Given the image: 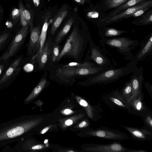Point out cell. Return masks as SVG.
<instances>
[{"label": "cell", "mask_w": 152, "mask_h": 152, "mask_svg": "<svg viewBox=\"0 0 152 152\" xmlns=\"http://www.w3.org/2000/svg\"><path fill=\"white\" fill-rule=\"evenodd\" d=\"M110 68L97 67L95 66L91 62L87 61H83L80 65L75 66L55 64L50 67L49 78L60 83H72L75 82L76 79L87 78Z\"/></svg>", "instance_id": "cell-1"}, {"label": "cell", "mask_w": 152, "mask_h": 152, "mask_svg": "<svg viewBox=\"0 0 152 152\" xmlns=\"http://www.w3.org/2000/svg\"><path fill=\"white\" fill-rule=\"evenodd\" d=\"M90 37L89 34L81 32L75 27L60 51L56 62L63 58H68L80 63Z\"/></svg>", "instance_id": "cell-2"}, {"label": "cell", "mask_w": 152, "mask_h": 152, "mask_svg": "<svg viewBox=\"0 0 152 152\" xmlns=\"http://www.w3.org/2000/svg\"><path fill=\"white\" fill-rule=\"evenodd\" d=\"M138 63L136 61L132 60L125 66L105 69L98 74L87 78L85 81L79 83L89 86L98 84L106 85L113 83L132 73Z\"/></svg>", "instance_id": "cell-3"}, {"label": "cell", "mask_w": 152, "mask_h": 152, "mask_svg": "<svg viewBox=\"0 0 152 152\" xmlns=\"http://www.w3.org/2000/svg\"><path fill=\"white\" fill-rule=\"evenodd\" d=\"M99 43L103 47L116 48L118 52L124 56L125 60L130 61L134 57L132 51L140 44L138 39H131L128 37L101 38Z\"/></svg>", "instance_id": "cell-4"}, {"label": "cell", "mask_w": 152, "mask_h": 152, "mask_svg": "<svg viewBox=\"0 0 152 152\" xmlns=\"http://www.w3.org/2000/svg\"><path fill=\"white\" fill-rule=\"evenodd\" d=\"M89 48L84 61L92 63L95 66L104 68H113L111 61L104 51L96 45L91 37L89 40Z\"/></svg>", "instance_id": "cell-5"}, {"label": "cell", "mask_w": 152, "mask_h": 152, "mask_svg": "<svg viewBox=\"0 0 152 152\" xmlns=\"http://www.w3.org/2000/svg\"><path fill=\"white\" fill-rule=\"evenodd\" d=\"M89 135L91 136L101 139L116 141H122L129 139V136L121 131L102 127L89 131Z\"/></svg>", "instance_id": "cell-6"}, {"label": "cell", "mask_w": 152, "mask_h": 152, "mask_svg": "<svg viewBox=\"0 0 152 152\" xmlns=\"http://www.w3.org/2000/svg\"><path fill=\"white\" fill-rule=\"evenodd\" d=\"M29 26H22L14 37L7 50L0 58V60L6 61L12 56L23 42L29 31Z\"/></svg>", "instance_id": "cell-7"}, {"label": "cell", "mask_w": 152, "mask_h": 152, "mask_svg": "<svg viewBox=\"0 0 152 152\" xmlns=\"http://www.w3.org/2000/svg\"><path fill=\"white\" fill-rule=\"evenodd\" d=\"M104 102L112 109H129V103L121 95L118 89L112 91L103 97Z\"/></svg>", "instance_id": "cell-8"}, {"label": "cell", "mask_w": 152, "mask_h": 152, "mask_svg": "<svg viewBox=\"0 0 152 152\" xmlns=\"http://www.w3.org/2000/svg\"><path fill=\"white\" fill-rule=\"evenodd\" d=\"M91 151L96 152H146L142 149H130L123 145L119 142L115 141L107 144H94L91 145Z\"/></svg>", "instance_id": "cell-9"}, {"label": "cell", "mask_w": 152, "mask_h": 152, "mask_svg": "<svg viewBox=\"0 0 152 152\" xmlns=\"http://www.w3.org/2000/svg\"><path fill=\"white\" fill-rule=\"evenodd\" d=\"M152 5V0L144 1L136 5L126 9L122 12L111 17H108L101 20L104 22V26H106L116 22L123 18L125 19L128 16L132 14L137 10L144 8L150 7Z\"/></svg>", "instance_id": "cell-10"}, {"label": "cell", "mask_w": 152, "mask_h": 152, "mask_svg": "<svg viewBox=\"0 0 152 152\" xmlns=\"http://www.w3.org/2000/svg\"><path fill=\"white\" fill-rule=\"evenodd\" d=\"M132 73L130 80L132 88L131 100L139 95H144L142 90V85L144 80L142 66H135Z\"/></svg>", "instance_id": "cell-11"}, {"label": "cell", "mask_w": 152, "mask_h": 152, "mask_svg": "<svg viewBox=\"0 0 152 152\" xmlns=\"http://www.w3.org/2000/svg\"><path fill=\"white\" fill-rule=\"evenodd\" d=\"M29 26L30 35L27 47V53L31 56L32 59L39 50L41 30L39 25L34 27L32 23Z\"/></svg>", "instance_id": "cell-12"}, {"label": "cell", "mask_w": 152, "mask_h": 152, "mask_svg": "<svg viewBox=\"0 0 152 152\" xmlns=\"http://www.w3.org/2000/svg\"><path fill=\"white\" fill-rule=\"evenodd\" d=\"M51 40L50 37L46 40L40 53L38 58L33 62L38 63V70H43L48 64L49 65L51 61Z\"/></svg>", "instance_id": "cell-13"}, {"label": "cell", "mask_w": 152, "mask_h": 152, "mask_svg": "<svg viewBox=\"0 0 152 152\" xmlns=\"http://www.w3.org/2000/svg\"><path fill=\"white\" fill-rule=\"evenodd\" d=\"M144 95H139L132 99L129 102V109L127 110L130 114L142 117L151 111L143 101Z\"/></svg>", "instance_id": "cell-14"}, {"label": "cell", "mask_w": 152, "mask_h": 152, "mask_svg": "<svg viewBox=\"0 0 152 152\" xmlns=\"http://www.w3.org/2000/svg\"><path fill=\"white\" fill-rule=\"evenodd\" d=\"M128 131L132 139L139 141H149L152 138V132L143 126L140 128L120 125Z\"/></svg>", "instance_id": "cell-15"}, {"label": "cell", "mask_w": 152, "mask_h": 152, "mask_svg": "<svg viewBox=\"0 0 152 152\" xmlns=\"http://www.w3.org/2000/svg\"><path fill=\"white\" fill-rule=\"evenodd\" d=\"M152 51V33H151L141 42L140 48L133 57L132 60L138 63L142 61L151 53Z\"/></svg>", "instance_id": "cell-16"}, {"label": "cell", "mask_w": 152, "mask_h": 152, "mask_svg": "<svg viewBox=\"0 0 152 152\" xmlns=\"http://www.w3.org/2000/svg\"><path fill=\"white\" fill-rule=\"evenodd\" d=\"M51 16V14L50 12L46 13L43 17V19L44 20L42 29L41 30L39 40V50L37 54L34 56L31 60L33 62L38 57L42 50L43 46L46 40L47 31L49 24L51 22V20H49Z\"/></svg>", "instance_id": "cell-17"}, {"label": "cell", "mask_w": 152, "mask_h": 152, "mask_svg": "<svg viewBox=\"0 0 152 152\" xmlns=\"http://www.w3.org/2000/svg\"><path fill=\"white\" fill-rule=\"evenodd\" d=\"M18 8L20 10V25L22 26H29L32 23L31 12L27 9L23 4L22 0H19Z\"/></svg>", "instance_id": "cell-18"}, {"label": "cell", "mask_w": 152, "mask_h": 152, "mask_svg": "<svg viewBox=\"0 0 152 152\" xmlns=\"http://www.w3.org/2000/svg\"><path fill=\"white\" fill-rule=\"evenodd\" d=\"M99 30V34L101 38L115 37L127 32L125 30L118 29L113 28L104 27Z\"/></svg>", "instance_id": "cell-19"}, {"label": "cell", "mask_w": 152, "mask_h": 152, "mask_svg": "<svg viewBox=\"0 0 152 152\" xmlns=\"http://www.w3.org/2000/svg\"><path fill=\"white\" fill-rule=\"evenodd\" d=\"M67 6H65L61 8L55 16L53 21L52 20L53 23L50 31L51 35L55 34L63 20L67 15Z\"/></svg>", "instance_id": "cell-20"}, {"label": "cell", "mask_w": 152, "mask_h": 152, "mask_svg": "<svg viewBox=\"0 0 152 152\" xmlns=\"http://www.w3.org/2000/svg\"><path fill=\"white\" fill-rule=\"evenodd\" d=\"M74 22V19L72 18L69 19L58 33L53 42L59 44L69 31Z\"/></svg>", "instance_id": "cell-21"}, {"label": "cell", "mask_w": 152, "mask_h": 152, "mask_svg": "<svg viewBox=\"0 0 152 152\" xmlns=\"http://www.w3.org/2000/svg\"><path fill=\"white\" fill-rule=\"evenodd\" d=\"M48 75L47 72H45L41 77L40 80L37 86L34 88L33 91L30 95L27 97L25 101L27 102L29 99L34 95L39 94L42 89L45 86L47 83L49 82L47 80V77Z\"/></svg>", "instance_id": "cell-22"}, {"label": "cell", "mask_w": 152, "mask_h": 152, "mask_svg": "<svg viewBox=\"0 0 152 152\" xmlns=\"http://www.w3.org/2000/svg\"><path fill=\"white\" fill-rule=\"evenodd\" d=\"M21 58H18L14 61L6 72L0 80V85L6 82L11 77L16 69L19 65Z\"/></svg>", "instance_id": "cell-23"}, {"label": "cell", "mask_w": 152, "mask_h": 152, "mask_svg": "<svg viewBox=\"0 0 152 152\" xmlns=\"http://www.w3.org/2000/svg\"><path fill=\"white\" fill-rule=\"evenodd\" d=\"M145 0H128L116 8V9L111 14L110 17L115 15L121 11L132 7Z\"/></svg>", "instance_id": "cell-24"}, {"label": "cell", "mask_w": 152, "mask_h": 152, "mask_svg": "<svg viewBox=\"0 0 152 152\" xmlns=\"http://www.w3.org/2000/svg\"><path fill=\"white\" fill-rule=\"evenodd\" d=\"M120 91L124 97L129 103L131 99L132 92V84L130 80L126 83Z\"/></svg>", "instance_id": "cell-25"}, {"label": "cell", "mask_w": 152, "mask_h": 152, "mask_svg": "<svg viewBox=\"0 0 152 152\" xmlns=\"http://www.w3.org/2000/svg\"><path fill=\"white\" fill-rule=\"evenodd\" d=\"M20 12L19 8L13 7L11 10L9 18L15 26L18 23H20Z\"/></svg>", "instance_id": "cell-26"}, {"label": "cell", "mask_w": 152, "mask_h": 152, "mask_svg": "<svg viewBox=\"0 0 152 152\" xmlns=\"http://www.w3.org/2000/svg\"><path fill=\"white\" fill-rule=\"evenodd\" d=\"M60 52V49L58 44L56 43L53 41L52 42L50 54L51 63L56 62Z\"/></svg>", "instance_id": "cell-27"}, {"label": "cell", "mask_w": 152, "mask_h": 152, "mask_svg": "<svg viewBox=\"0 0 152 152\" xmlns=\"http://www.w3.org/2000/svg\"><path fill=\"white\" fill-rule=\"evenodd\" d=\"M142 118L144 126H143L146 129L152 132V113L150 111L143 117Z\"/></svg>", "instance_id": "cell-28"}, {"label": "cell", "mask_w": 152, "mask_h": 152, "mask_svg": "<svg viewBox=\"0 0 152 152\" xmlns=\"http://www.w3.org/2000/svg\"><path fill=\"white\" fill-rule=\"evenodd\" d=\"M138 25H147L151 24L152 23V12H149L144 15L142 19L139 21Z\"/></svg>", "instance_id": "cell-29"}, {"label": "cell", "mask_w": 152, "mask_h": 152, "mask_svg": "<svg viewBox=\"0 0 152 152\" xmlns=\"http://www.w3.org/2000/svg\"><path fill=\"white\" fill-rule=\"evenodd\" d=\"M128 0H107L106 4L109 8H114L120 6Z\"/></svg>", "instance_id": "cell-30"}, {"label": "cell", "mask_w": 152, "mask_h": 152, "mask_svg": "<svg viewBox=\"0 0 152 152\" xmlns=\"http://www.w3.org/2000/svg\"><path fill=\"white\" fill-rule=\"evenodd\" d=\"M149 7H147L140 9L126 17L125 18L131 17H139L143 14L146 10L148 9Z\"/></svg>", "instance_id": "cell-31"}, {"label": "cell", "mask_w": 152, "mask_h": 152, "mask_svg": "<svg viewBox=\"0 0 152 152\" xmlns=\"http://www.w3.org/2000/svg\"><path fill=\"white\" fill-rule=\"evenodd\" d=\"M9 32H5L0 35V48L10 35Z\"/></svg>", "instance_id": "cell-32"}, {"label": "cell", "mask_w": 152, "mask_h": 152, "mask_svg": "<svg viewBox=\"0 0 152 152\" xmlns=\"http://www.w3.org/2000/svg\"><path fill=\"white\" fill-rule=\"evenodd\" d=\"M99 15V13L96 11H91L88 12L87 15L88 17L91 18H98Z\"/></svg>", "instance_id": "cell-33"}, {"label": "cell", "mask_w": 152, "mask_h": 152, "mask_svg": "<svg viewBox=\"0 0 152 152\" xmlns=\"http://www.w3.org/2000/svg\"><path fill=\"white\" fill-rule=\"evenodd\" d=\"M145 87L151 98L152 97V86L150 83L146 82L144 84Z\"/></svg>", "instance_id": "cell-34"}, {"label": "cell", "mask_w": 152, "mask_h": 152, "mask_svg": "<svg viewBox=\"0 0 152 152\" xmlns=\"http://www.w3.org/2000/svg\"><path fill=\"white\" fill-rule=\"evenodd\" d=\"M4 24L6 27L8 28H12L13 26H15L12 21L9 18L5 22Z\"/></svg>", "instance_id": "cell-35"}, {"label": "cell", "mask_w": 152, "mask_h": 152, "mask_svg": "<svg viewBox=\"0 0 152 152\" xmlns=\"http://www.w3.org/2000/svg\"><path fill=\"white\" fill-rule=\"evenodd\" d=\"M4 11L3 7L0 4V24L3 19Z\"/></svg>", "instance_id": "cell-36"}, {"label": "cell", "mask_w": 152, "mask_h": 152, "mask_svg": "<svg viewBox=\"0 0 152 152\" xmlns=\"http://www.w3.org/2000/svg\"><path fill=\"white\" fill-rule=\"evenodd\" d=\"M80 104L83 107H86L88 105V102L85 100L82 99L80 102Z\"/></svg>", "instance_id": "cell-37"}, {"label": "cell", "mask_w": 152, "mask_h": 152, "mask_svg": "<svg viewBox=\"0 0 152 152\" xmlns=\"http://www.w3.org/2000/svg\"><path fill=\"white\" fill-rule=\"evenodd\" d=\"M42 146L41 145H36L34 146H33L31 148L33 150H37V149H40L42 148Z\"/></svg>", "instance_id": "cell-38"}, {"label": "cell", "mask_w": 152, "mask_h": 152, "mask_svg": "<svg viewBox=\"0 0 152 152\" xmlns=\"http://www.w3.org/2000/svg\"><path fill=\"white\" fill-rule=\"evenodd\" d=\"M87 124V122L85 121H83L80 123L79 125V127L80 128H82L84 126L86 125Z\"/></svg>", "instance_id": "cell-39"}, {"label": "cell", "mask_w": 152, "mask_h": 152, "mask_svg": "<svg viewBox=\"0 0 152 152\" xmlns=\"http://www.w3.org/2000/svg\"><path fill=\"white\" fill-rule=\"evenodd\" d=\"M72 121L70 119L67 120L65 121V124L67 126L71 125L72 124Z\"/></svg>", "instance_id": "cell-40"}, {"label": "cell", "mask_w": 152, "mask_h": 152, "mask_svg": "<svg viewBox=\"0 0 152 152\" xmlns=\"http://www.w3.org/2000/svg\"><path fill=\"white\" fill-rule=\"evenodd\" d=\"M75 2L80 4H84L86 0H74Z\"/></svg>", "instance_id": "cell-41"}, {"label": "cell", "mask_w": 152, "mask_h": 152, "mask_svg": "<svg viewBox=\"0 0 152 152\" xmlns=\"http://www.w3.org/2000/svg\"><path fill=\"white\" fill-rule=\"evenodd\" d=\"M33 2L35 5L36 7H38L40 2V0H32Z\"/></svg>", "instance_id": "cell-42"}, {"label": "cell", "mask_w": 152, "mask_h": 152, "mask_svg": "<svg viewBox=\"0 0 152 152\" xmlns=\"http://www.w3.org/2000/svg\"><path fill=\"white\" fill-rule=\"evenodd\" d=\"M49 127H47L45 128L43 130H42V134H43L45 133V132H46L49 129Z\"/></svg>", "instance_id": "cell-43"}, {"label": "cell", "mask_w": 152, "mask_h": 152, "mask_svg": "<svg viewBox=\"0 0 152 152\" xmlns=\"http://www.w3.org/2000/svg\"><path fill=\"white\" fill-rule=\"evenodd\" d=\"M64 112L66 114H69L71 112V110L69 109H66L64 110Z\"/></svg>", "instance_id": "cell-44"}, {"label": "cell", "mask_w": 152, "mask_h": 152, "mask_svg": "<svg viewBox=\"0 0 152 152\" xmlns=\"http://www.w3.org/2000/svg\"><path fill=\"white\" fill-rule=\"evenodd\" d=\"M4 66L3 65H0V75L3 69Z\"/></svg>", "instance_id": "cell-45"}, {"label": "cell", "mask_w": 152, "mask_h": 152, "mask_svg": "<svg viewBox=\"0 0 152 152\" xmlns=\"http://www.w3.org/2000/svg\"><path fill=\"white\" fill-rule=\"evenodd\" d=\"M48 140H45V141H44V143H46L48 142Z\"/></svg>", "instance_id": "cell-46"}]
</instances>
